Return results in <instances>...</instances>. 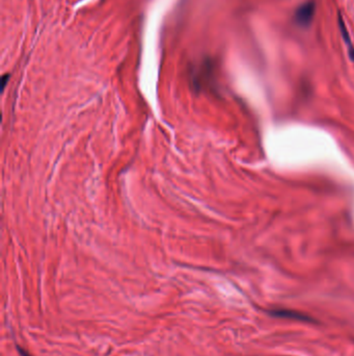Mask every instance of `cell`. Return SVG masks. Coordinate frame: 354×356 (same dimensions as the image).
Returning <instances> with one entry per match:
<instances>
[{
	"mask_svg": "<svg viewBox=\"0 0 354 356\" xmlns=\"http://www.w3.org/2000/svg\"><path fill=\"white\" fill-rule=\"evenodd\" d=\"M16 348H17L18 352H19V354H20L21 356H31V355L28 353V351H27L26 349H23V348L20 347L19 345H16Z\"/></svg>",
	"mask_w": 354,
	"mask_h": 356,
	"instance_id": "277c9868",
	"label": "cell"
},
{
	"mask_svg": "<svg viewBox=\"0 0 354 356\" xmlns=\"http://www.w3.org/2000/svg\"><path fill=\"white\" fill-rule=\"evenodd\" d=\"M269 314L272 317L291 319V320H296V321H307V322L312 321V319L309 318L308 316L295 310H290V309H274V310H271Z\"/></svg>",
	"mask_w": 354,
	"mask_h": 356,
	"instance_id": "3957f363",
	"label": "cell"
},
{
	"mask_svg": "<svg viewBox=\"0 0 354 356\" xmlns=\"http://www.w3.org/2000/svg\"><path fill=\"white\" fill-rule=\"evenodd\" d=\"M316 12V5L314 2H308L298 7L294 14V20L301 27H308L312 24Z\"/></svg>",
	"mask_w": 354,
	"mask_h": 356,
	"instance_id": "7a4b0ae2",
	"label": "cell"
},
{
	"mask_svg": "<svg viewBox=\"0 0 354 356\" xmlns=\"http://www.w3.org/2000/svg\"><path fill=\"white\" fill-rule=\"evenodd\" d=\"M213 74V64L210 60H205L198 67L192 69L191 71V84L194 90L201 91L203 88L207 87L212 79Z\"/></svg>",
	"mask_w": 354,
	"mask_h": 356,
	"instance_id": "6da1fadb",
	"label": "cell"
}]
</instances>
